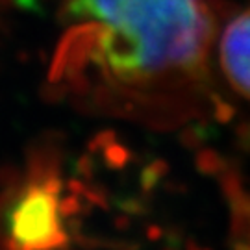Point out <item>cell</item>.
<instances>
[{
    "instance_id": "cell-1",
    "label": "cell",
    "mask_w": 250,
    "mask_h": 250,
    "mask_svg": "<svg viewBox=\"0 0 250 250\" xmlns=\"http://www.w3.org/2000/svg\"><path fill=\"white\" fill-rule=\"evenodd\" d=\"M67 15L95 63L128 85L198 76L213 34L200 0H69Z\"/></svg>"
},
{
    "instance_id": "cell-2",
    "label": "cell",
    "mask_w": 250,
    "mask_h": 250,
    "mask_svg": "<svg viewBox=\"0 0 250 250\" xmlns=\"http://www.w3.org/2000/svg\"><path fill=\"white\" fill-rule=\"evenodd\" d=\"M6 250H63L67 230L58 186L34 180L19 189L2 219Z\"/></svg>"
},
{
    "instance_id": "cell-3",
    "label": "cell",
    "mask_w": 250,
    "mask_h": 250,
    "mask_svg": "<svg viewBox=\"0 0 250 250\" xmlns=\"http://www.w3.org/2000/svg\"><path fill=\"white\" fill-rule=\"evenodd\" d=\"M221 65L233 89L250 99V8L232 19L224 30Z\"/></svg>"
}]
</instances>
